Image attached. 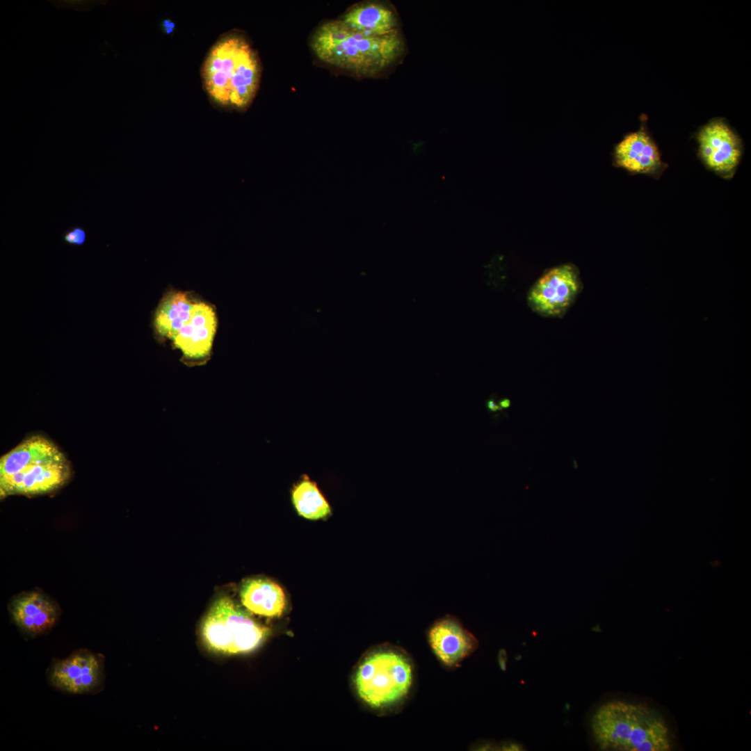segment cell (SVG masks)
Instances as JSON below:
<instances>
[{
    "mask_svg": "<svg viewBox=\"0 0 751 751\" xmlns=\"http://www.w3.org/2000/svg\"><path fill=\"white\" fill-rule=\"evenodd\" d=\"M341 20L349 28L371 36H384L399 31L395 9L379 1H366L350 8Z\"/></svg>",
    "mask_w": 751,
    "mask_h": 751,
    "instance_id": "obj_14",
    "label": "cell"
},
{
    "mask_svg": "<svg viewBox=\"0 0 751 751\" xmlns=\"http://www.w3.org/2000/svg\"><path fill=\"white\" fill-rule=\"evenodd\" d=\"M353 683L358 697L371 709L382 711L400 708L414 689V661L400 647H380L361 660Z\"/></svg>",
    "mask_w": 751,
    "mask_h": 751,
    "instance_id": "obj_5",
    "label": "cell"
},
{
    "mask_svg": "<svg viewBox=\"0 0 751 751\" xmlns=\"http://www.w3.org/2000/svg\"><path fill=\"white\" fill-rule=\"evenodd\" d=\"M615 165L631 174H640L659 179L668 167L662 161L659 148L643 127L626 135L615 147Z\"/></svg>",
    "mask_w": 751,
    "mask_h": 751,
    "instance_id": "obj_11",
    "label": "cell"
},
{
    "mask_svg": "<svg viewBox=\"0 0 751 751\" xmlns=\"http://www.w3.org/2000/svg\"><path fill=\"white\" fill-rule=\"evenodd\" d=\"M698 156L706 168L729 179L737 170L742 156L739 136L722 120H711L696 135Z\"/></svg>",
    "mask_w": 751,
    "mask_h": 751,
    "instance_id": "obj_8",
    "label": "cell"
},
{
    "mask_svg": "<svg viewBox=\"0 0 751 751\" xmlns=\"http://www.w3.org/2000/svg\"><path fill=\"white\" fill-rule=\"evenodd\" d=\"M498 661L501 669L505 670L507 663V654L505 649H500L498 655Z\"/></svg>",
    "mask_w": 751,
    "mask_h": 751,
    "instance_id": "obj_20",
    "label": "cell"
},
{
    "mask_svg": "<svg viewBox=\"0 0 751 751\" xmlns=\"http://www.w3.org/2000/svg\"><path fill=\"white\" fill-rule=\"evenodd\" d=\"M86 236L85 229L81 225H76L64 231L62 240L70 246L79 247L86 243Z\"/></svg>",
    "mask_w": 751,
    "mask_h": 751,
    "instance_id": "obj_18",
    "label": "cell"
},
{
    "mask_svg": "<svg viewBox=\"0 0 751 751\" xmlns=\"http://www.w3.org/2000/svg\"><path fill=\"white\" fill-rule=\"evenodd\" d=\"M268 632L228 597L214 601L201 627L205 645L224 654L250 652L260 645Z\"/></svg>",
    "mask_w": 751,
    "mask_h": 751,
    "instance_id": "obj_6",
    "label": "cell"
},
{
    "mask_svg": "<svg viewBox=\"0 0 751 751\" xmlns=\"http://www.w3.org/2000/svg\"><path fill=\"white\" fill-rule=\"evenodd\" d=\"M496 748V747L492 743H481V745H477V746L475 747V748H478L476 750H493L492 748Z\"/></svg>",
    "mask_w": 751,
    "mask_h": 751,
    "instance_id": "obj_21",
    "label": "cell"
},
{
    "mask_svg": "<svg viewBox=\"0 0 751 751\" xmlns=\"http://www.w3.org/2000/svg\"><path fill=\"white\" fill-rule=\"evenodd\" d=\"M592 734L604 751H669L668 727L662 716L643 704L619 700L604 702L592 716Z\"/></svg>",
    "mask_w": 751,
    "mask_h": 751,
    "instance_id": "obj_2",
    "label": "cell"
},
{
    "mask_svg": "<svg viewBox=\"0 0 751 751\" xmlns=\"http://www.w3.org/2000/svg\"><path fill=\"white\" fill-rule=\"evenodd\" d=\"M580 289L576 271L570 265H562L547 271L535 283L528 300L536 312L557 316L567 310Z\"/></svg>",
    "mask_w": 751,
    "mask_h": 751,
    "instance_id": "obj_9",
    "label": "cell"
},
{
    "mask_svg": "<svg viewBox=\"0 0 751 751\" xmlns=\"http://www.w3.org/2000/svg\"><path fill=\"white\" fill-rule=\"evenodd\" d=\"M240 598L243 606L249 612L268 617H280L286 605L282 588L264 578L245 581L241 587Z\"/></svg>",
    "mask_w": 751,
    "mask_h": 751,
    "instance_id": "obj_15",
    "label": "cell"
},
{
    "mask_svg": "<svg viewBox=\"0 0 751 751\" xmlns=\"http://www.w3.org/2000/svg\"><path fill=\"white\" fill-rule=\"evenodd\" d=\"M429 646L439 663L455 668L478 647L477 638L455 616L446 615L427 631Z\"/></svg>",
    "mask_w": 751,
    "mask_h": 751,
    "instance_id": "obj_10",
    "label": "cell"
},
{
    "mask_svg": "<svg viewBox=\"0 0 751 751\" xmlns=\"http://www.w3.org/2000/svg\"><path fill=\"white\" fill-rule=\"evenodd\" d=\"M47 672L49 685L59 691L95 695L105 686V657L102 653L80 648L64 659H54Z\"/></svg>",
    "mask_w": 751,
    "mask_h": 751,
    "instance_id": "obj_7",
    "label": "cell"
},
{
    "mask_svg": "<svg viewBox=\"0 0 751 751\" xmlns=\"http://www.w3.org/2000/svg\"><path fill=\"white\" fill-rule=\"evenodd\" d=\"M197 303L181 293L165 296L154 314V326L156 332L173 340L191 318Z\"/></svg>",
    "mask_w": 751,
    "mask_h": 751,
    "instance_id": "obj_16",
    "label": "cell"
},
{
    "mask_svg": "<svg viewBox=\"0 0 751 751\" xmlns=\"http://www.w3.org/2000/svg\"><path fill=\"white\" fill-rule=\"evenodd\" d=\"M68 460L49 439L32 436L0 460L1 495H33L53 491L70 476Z\"/></svg>",
    "mask_w": 751,
    "mask_h": 751,
    "instance_id": "obj_3",
    "label": "cell"
},
{
    "mask_svg": "<svg viewBox=\"0 0 751 751\" xmlns=\"http://www.w3.org/2000/svg\"><path fill=\"white\" fill-rule=\"evenodd\" d=\"M203 77L207 92L216 102L243 108L259 87V63L243 38L228 36L211 49L204 62Z\"/></svg>",
    "mask_w": 751,
    "mask_h": 751,
    "instance_id": "obj_4",
    "label": "cell"
},
{
    "mask_svg": "<svg viewBox=\"0 0 751 751\" xmlns=\"http://www.w3.org/2000/svg\"><path fill=\"white\" fill-rule=\"evenodd\" d=\"M501 750H524V747L522 744L513 741H507L502 743V745L499 747Z\"/></svg>",
    "mask_w": 751,
    "mask_h": 751,
    "instance_id": "obj_19",
    "label": "cell"
},
{
    "mask_svg": "<svg viewBox=\"0 0 751 751\" xmlns=\"http://www.w3.org/2000/svg\"><path fill=\"white\" fill-rule=\"evenodd\" d=\"M8 610L16 626L29 638L49 631L60 615L58 605L39 592H25L14 597Z\"/></svg>",
    "mask_w": 751,
    "mask_h": 751,
    "instance_id": "obj_12",
    "label": "cell"
},
{
    "mask_svg": "<svg viewBox=\"0 0 751 751\" xmlns=\"http://www.w3.org/2000/svg\"><path fill=\"white\" fill-rule=\"evenodd\" d=\"M510 405V401L508 399H505L501 402V406L503 407H508Z\"/></svg>",
    "mask_w": 751,
    "mask_h": 751,
    "instance_id": "obj_22",
    "label": "cell"
},
{
    "mask_svg": "<svg viewBox=\"0 0 751 751\" xmlns=\"http://www.w3.org/2000/svg\"><path fill=\"white\" fill-rule=\"evenodd\" d=\"M291 500L297 512L306 519H322L331 512L330 506L317 484L305 474L293 485Z\"/></svg>",
    "mask_w": 751,
    "mask_h": 751,
    "instance_id": "obj_17",
    "label": "cell"
},
{
    "mask_svg": "<svg viewBox=\"0 0 751 751\" xmlns=\"http://www.w3.org/2000/svg\"><path fill=\"white\" fill-rule=\"evenodd\" d=\"M216 325L213 309L204 302H197L188 323L173 339L174 343L187 359L204 358L211 350Z\"/></svg>",
    "mask_w": 751,
    "mask_h": 751,
    "instance_id": "obj_13",
    "label": "cell"
},
{
    "mask_svg": "<svg viewBox=\"0 0 751 751\" xmlns=\"http://www.w3.org/2000/svg\"><path fill=\"white\" fill-rule=\"evenodd\" d=\"M310 47L321 62L360 78L377 76L400 60L406 49L400 31L384 36L357 32L341 19L323 23Z\"/></svg>",
    "mask_w": 751,
    "mask_h": 751,
    "instance_id": "obj_1",
    "label": "cell"
}]
</instances>
